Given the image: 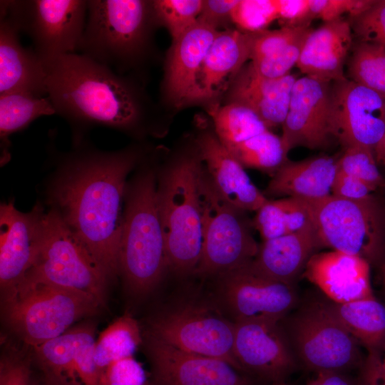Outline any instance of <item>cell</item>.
Listing matches in <instances>:
<instances>
[{
    "label": "cell",
    "mask_w": 385,
    "mask_h": 385,
    "mask_svg": "<svg viewBox=\"0 0 385 385\" xmlns=\"http://www.w3.org/2000/svg\"><path fill=\"white\" fill-rule=\"evenodd\" d=\"M338 170L354 176L377 188L384 180L380 173L374 152L368 148L353 146L345 149L337 160Z\"/></svg>",
    "instance_id": "cell-38"
},
{
    "label": "cell",
    "mask_w": 385,
    "mask_h": 385,
    "mask_svg": "<svg viewBox=\"0 0 385 385\" xmlns=\"http://www.w3.org/2000/svg\"><path fill=\"white\" fill-rule=\"evenodd\" d=\"M254 33L228 29L220 31L201 64L195 104H219L240 70L250 59Z\"/></svg>",
    "instance_id": "cell-20"
},
{
    "label": "cell",
    "mask_w": 385,
    "mask_h": 385,
    "mask_svg": "<svg viewBox=\"0 0 385 385\" xmlns=\"http://www.w3.org/2000/svg\"><path fill=\"white\" fill-rule=\"evenodd\" d=\"M150 385H155L153 382H150Z\"/></svg>",
    "instance_id": "cell-52"
},
{
    "label": "cell",
    "mask_w": 385,
    "mask_h": 385,
    "mask_svg": "<svg viewBox=\"0 0 385 385\" xmlns=\"http://www.w3.org/2000/svg\"><path fill=\"white\" fill-rule=\"evenodd\" d=\"M94 336L93 326L83 324L33 347L44 377L56 385H76L74 366L77 355L81 346Z\"/></svg>",
    "instance_id": "cell-30"
},
{
    "label": "cell",
    "mask_w": 385,
    "mask_h": 385,
    "mask_svg": "<svg viewBox=\"0 0 385 385\" xmlns=\"http://www.w3.org/2000/svg\"><path fill=\"white\" fill-rule=\"evenodd\" d=\"M312 30L306 25L254 33L250 63L267 78H279L291 73Z\"/></svg>",
    "instance_id": "cell-28"
},
{
    "label": "cell",
    "mask_w": 385,
    "mask_h": 385,
    "mask_svg": "<svg viewBox=\"0 0 385 385\" xmlns=\"http://www.w3.org/2000/svg\"><path fill=\"white\" fill-rule=\"evenodd\" d=\"M151 1L157 25H162L168 29L173 42L197 22L203 4L202 0Z\"/></svg>",
    "instance_id": "cell-36"
},
{
    "label": "cell",
    "mask_w": 385,
    "mask_h": 385,
    "mask_svg": "<svg viewBox=\"0 0 385 385\" xmlns=\"http://www.w3.org/2000/svg\"><path fill=\"white\" fill-rule=\"evenodd\" d=\"M352 20L351 28L360 41L385 47V0H376L369 9Z\"/></svg>",
    "instance_id": "cell-39"
},
{
    "label": "cell",
    "mask_w": 385,
    "mask_h": 385,
    "mask_svg": "<svg viewBox=\"0 0 385 385\" xmlns=\"http://www.w3.org/2000/svg\"><path fill=\"white\" fill-rule=\"evenodd\" d=\"M71 157L54 185V208L111 279L119 272L125 180L140 151H86Z\"/></svg>",
    "instance_id": "cell-1"
},
{
    "label": "cell",
    "mask_w": 385,
    "mask_h": 385,
    "mask_svg": "<svg viewBox=\"0 0 385 385\" xmlns=\"http://www.w3.org/2000/svg\"><path fill=\"white\" fill-rule=\"evenodd\" d=\"M337 170V160L327 155L287 161L272 175L267 192L307 200L321 199L331 195Z\"/></svg>",
    "instance_id": "cell-27"
},
{
    "label": "cell",
    "mask_w": 385,
    "mask_h": 385,
    "mask_svg": "<svg viewBox=\"0 0 385 385\" xmlns=\"http://www.w3.org/2000/svg\"><path fill=\"white\" fill-rule=\"evenodd\" d=\"M317 376L306 385H359L344 372H322L317 374Z\"/></svg>",
    "instance_id": "cell-48"
},
{
    "label": "cell",
    "mask_w": 385,
    "mask_h": 385,
    "mask_svg": "<svg viewBox=\"0 0 385 385\" xmlns=\"http://www.w3.org/2000/svg\"><path fill=\"white\" fill-rule=\"evenodd\" d=\"M330 131L346 148L374 151L385 133V96L345 78L331 88Z\"/></svg>",
    "instance_id": "cell-14"
},
{
    "label": "cell",
    "mask_w": 385,
    "mask_h": 385,
    "mask_svg": "<svg viewBox=\"0 0 385 385\" xmlns=\"http://www.w3.org/2000/svg\"><path fill=\"white\" fill-rule=\"evenodd\" d=\"M198 197L202 247L194 273L219 276L253 261L260 245L243 217L244 211L220 195L203 166L198 180Z\"/></svg>",
    "instance_id": "cell-9"
},
{
    "label": "cell",
    "mask_w": 385,
    "mask_h": 385,
    "mask_svg": "<svg viewBox=\"0 0 385 385\" xmlns=\"http://www.w3.org/2000/svg\"><path fill=\"white\" fill-rule=\"evenodd\" d=\"M375 190L376 188L363 180L338 170L331 195L349 200H363L371 197Z\"/></svg>",
    "instance_id": "cell-43"
},
{
    "label": "cell",
    "mask_w": 385,
    "mask_h": 385,
    "mask_svg": "<svg viewBox=\"0 0 385 385\" xmlns=\"http://www.w3.org/2000/svg\"><path fill=\"white\" fill-rule=\"evenodd\" d=\"M320 246L376 264L385 252V217L371 197L349 200L330 195L307 200Z\"/></svg>",
    "instance_id": "cell-10"
},
{
    "label": "cell",
    "mask_w": 385,
    "mask_h": 385,
    "mask_svg": "<svg viewBox=\"0 0 385 385\" xmlns=\"http://www.w3.org/2000/svg\"><path fill=\"white\" fill-rule=\"evenodd\" d=\"M43 66L47 96L56 114L72 125L130 132L143 130L155 118V106L133 77L76 53Z\"/></svg>",
    "instance_id": "cell-2"
},
{
    "label": "cell",
    "mask_w": 385,
    "mask_h": 385,
    "mask_svg": "<svg viewBox=\"0 0 385 385\" xmlns=\"http://www.w3.org/2000/svg\"><path fill=\"white\" fill-rule=\"evenodd\" d=\"M277 19L276 0H239L232 15V23L247 33L265 31Z\"/></svg>",
    "instance_id": "cell-37"
},
{
    "label": "cell",
    "mask_w": 385,
    "mask_h": 385,
    "mask_svg": "<svg viewBox=\"0 0 385 385\" xmlns=\"http://www.w3.org/2000/svg\"><path fill=\"white\" fill-rule=\"evenodd\" d=\"M383 359H384V364H385V357H384Z\"/></svg>",
    "instance_id": "cell-53"
},
{
    "label": "cell",
    "mask_w": 385,
    "mask_h": 385,
    "mask_svg": "<svg viewBox=\"0 0 385 385\" xmlns=\"http://www.w3.org/2000/svg\"><path fill=\"white\" fill-rule=\"evenodd\" d=\"M350 80L385 96V47L359 41L349 66Z\"/></svg>",
    "instance_id": "cell-35"
},
{
    "label": "cell",
    "mask_w": 385,
    "mask_h": 385,
    "mask_svg": "<svg viewBox=\"0 0 385 385\" xmlns=\"http://www.w3.org/2000/svg\"><path fill=\"white\" fill-rule=\"evenodd\" d=\"M146 342L155 385H257L225 360L185 352L148 335Z\"/></svg>",
    "instance_id": "cell-16"
},
{
    "label": "cell",
    "mask_w": 385,
    "mask_h": 385,
    "mask_svg": "<svg viewBox=\"0 0 385 385\" xmlns=\"http://www.w3.org/2000/svg\"><path fill=\"white\" fill-rule=\"evenodd\" d=\"M101 307L90 294L45 283L19 284L4 295L7 324L32 348L61 335Z\"/></svg>",
    "instance_id": "cell-6"
},
{
    "label": "cell",
    "mask_w": 385,
    "mask_h": 385,
    "mask_svg": "<svg viewBox=\"0 0 385 385\" xmlns=\"http://www.w3.org/2000/svg\"><path fill=\"white\" fill-rule=\"evenodd\" d=\"M31 372L21 357L4 356L0 362V385H30Z\"/></svg>",
    "instance_id": "cell-46"
},
{
    "label": "cell",
    "mask_w": 385,
    "mask_h": 385,
    "mask_svg": "<svg viewBox=\"0 0 385 385\" xmlns=\"http://www.w3.org/2000/svg\"><path fill=\"white\" fill-rule=\"evenodd\" d=\"M215 133L227 148L270 130L252 110L237 103H226L209 108Z\"/></svg>",
    "instance_id": "cell-33"
},
{
    "label": "cell",
    "mask_w": 385,
    "mask_h": 385,
    "mask_svg": "<svg viewBox=\"0 0 385 385\" xmlns=\"http://www.w3.org/2000/svg\"><path fill=\"white\" fill-rule=\"evenodd\" d=\"M302 276L317 286L326 298L336 303L374 296L370 264L343 252L332 250L314 254Z\"/></svg>",
    "instance_id": "cell-21"
},
{
    "label": "cell",
    "mask_w": 385,
    "mask_h": 385,
    "mask_svg": "<svg viewBox=\"0 0 385 385\" xmlns=\"http://www.w3.org/2000/svg\"><path fill=\"white\" fill-rule=\"evenodd\" d=\"M196 143L198 155L212 183L231 205L244 212H257L269 200L215 133L200 134Z\"/></svg>",
    "instance_id": "cell-22"
},
{
    "label": "cell",
    "mask_w": 385,
    "mask_h": 385,
    "mask_svg": "<svg viewBox=\"0 0 385 385\" xmlns=\"http://www.w3.org/2000/svg\"><path fill=\"white\" fill-rule=\"evenodd\" d=\"M30 385H56L46 379L45 377L43 378V381H31Z\"/></svg>",
    "instance_id": "cell-50"
},
{
    "label": "cell",
    "mask_w": 385,
    "mask_h": 385,
    "mask_svg": "<svg viewBox=\"0 0 385 385\" xmlns=\"http://www.w3.org/2000/svg\"><path fill=\"white\" fill-rule=\"evenodd\" d=\"M56 114L48 96L26 92H10L0 95V137L1 146L8 145L9 135L27 127L34 120Z\"/></svg>",
    "instance_id": "cell-32"
},
{
    "label": "cell",
    "mask_w": 385,
    "mask_h": 385,
    "mask_svg": "<svg viewBox=\"0 0 385 385\" xmlns=\"http://www.w3.org/2000/svg\"><path fill=\"white\" fill-rule=\"evenodd\" d=\"M202 162L180 158L166 172L158 189L168 269L178 275L194 273L202 247L198 180Z\"/></svg>",
    "instance_id": "cell-5"
},
{
    "label": "cell",
    "mask_w": 385,
    "mask_h": 385,
    "mask_svg": "<svg viewBox=\"0 0 385 385\" xmlns=\"http://www.w3.org/2000/svg\"><path fill=\"white\" fill-rule=\"evenodd\" d=\"M148 335L185 352L225 360L242 371L233 350L235 322L217 306L188 303L149 322Z\"/></svg>",
    "instance_id": "cell-11"
},
{
    "label": "cell",
    "mask_w": 385,
    "mask_h": 385,
    "mask_svg": "<svg viewBox=\"0 0 385 385\" xmlns=\"http://www.w3.org/2000/svg\"><path fill=\"white\" fill-rule=\"evenodd\" d=\"M108 279L58 212L53 208L43 212L36 257L19 284L45 283L76 290L93 296L105 307Z\"/></svg>",
    "instance_id": "cell-7"
},
{
    "label": "cell",
    "mask_w": 385,
    "mask_h": 385,
    "mask_svg": "<svg viewBox=\"0 0 385 385\" xmlns=\"http://www.w3.org/2000/svg\"><path fill=\"white\" fill-rule=\"evenodd\" d=\"M143 337L135 319L127 313L108 326L96 341L93 358L100 374L112 362L134 355Z\"/></svg>",
    "instance_id": "cell-31"
},
{
    "label": "cell",
    "mask_w": 385,
    "mask_h": 385,
    "mask_svg": "<svg viewBox=\"0 0 385 385\" xmlns=\"http://www.w3.org/2000/svg\"><path fill=\"white\" fill-rule=\"evenodd\" d=\"M118 266L127 289L138 297L151 292L168 269L158 189L151 172L135 181L127 197Z\"/></svg>",
    "instance_id": "cell-4"
},
{
    "label": "cell",
    "mask_w": 385,
    "mask_h": 385,
    "mask_svg": "<svg viewBox=\"0 0 385 385\" xmlns=\"http://www.w3.org/2000/svg\"><path fill=\"white\" fill-rule=\"evenodd\" d=\"M299 365L316 374L361 367L359 344L334 318L322 299L307 302L280 321Z\"/></svg>",
    "instance_id": "cell-8"
},
{
    "label": "cell",
    "mask_w": 385,
    "mask_h": 385,
    "mask_svg": "<svg viewBox=\"0 0 385 385\" xmlns=\"http://www.w3.org/2000/svg\"><path fill=\"white\" fill-rule=\"evenodd\" d=\"M319 247L312 224L299 231L265 240L252 263L265 275L294 285Z\"/></svg>",
    "instance_id": "cell-26"
},
{
    "label": "cell",
    "mask_w": 385,
    "mask_h": 385,
    "mask_svg": "<svg viewBox=\"0 0 385 385\" xmlns=\"http://www.w3.org/2000/svg\"><path fill=\"white\" fill-rule=\"evenodd\" d=\"M334 318L368 352L385 348V304L374 296L346 303L322 298Z\"/></svg>",
    "instance_id": "cell-29"
},
{
    "label": "cell",
    "mask_w": 385,
    "mask_h": 385,
    "mask_svg": "<svg viewBox=\"0 0 385 385\" xmlns=\"http://www.w3.org/2000/svg\"><path fill=\"white\" fill-rule=\"evenodd\" d=\"M43 210L38 205L24 213L13 203L0 207V284L4 295L24 279L36 257Z\"/></svg>",
    "instance_id": "cell-18"
},
{
    "label": "cell",
    "mask_w": 385,
    "mask_h": 385,
    "mask_svg": "<svg viewBox=\"0 0 385 385\" xmlns=\"http://www.w3.org/2000/svg\"><path fill=\"white\" fill-rule=\"evenodd\" d=\"M244 166L273 174L288 161L281 136L265 130L228 149Z\"/></svg>",
    "instance_id": "cell-34"
},
{
    "label": "cell",
    "mask_w": 385,
    "mask_h": 385,
    "mask_svg": "<svg viewBox=\"0 0 385 385\" xmlns=\"http://www.w3.org/2000/svg\"><path fill=\"white\" fill-rule=\"evenodd\" d=\"M85 0H1L43 63L78 51L87 18Z\"/></svg>",
    "instance_id": "cell-12"
},
{
    "label": "cell",
    "mask_w": 385,
    "mask_h": 385,
    "mask_svg": "<svg viewBox=\"0 0 385 385\" xmlns=\"http://www.w3.org/2000/svg\"><path fill=\"white\" fill-rule=\"evenodd\" d=\"M239 0H205L197 21L210 25L219 30L232 23V12Z\"/></svg>",
    "instance_id": "cell-45"
},
{
    "label": "cell",
    "mask_w": 385,
    "mask_h": 385,
    "mask_svg": "<svg viewBox=\"0 0 385 385\" xmlns=\"http://www.w3.org/2000/svg\"><path fill=\"white\" fill-rule=\"evenodd\" d=\"M219 31L197 21L173 42L166 58L161 88L165 103L178 108L195 104L198 73Z\"/></svg>",
    "instance_id": "cell-19"
},
{
    "label": "cell",
    "mask_w": 385,
    "mask_h": 385,
    "mask_svg": "<svg viewBox=\"0 0 385 385\" xmlns=\"http://www.w3.org/2000/svg\"><path fill=\"white\" fill-rule=\"evenodd\" d=\"M252 262L218 276V307L234 322H280L299 304L295 287L265 275Z\"/></svg>",
    "instance_id": "cell-13"
},
{
    "label": "cell",
    "mask_w": 385,
    "mask_h": 385,
    "mask_svg": "<svg viewBox=\"0 0 385 385\" xmlns=\"http://www.w3.org/2000/svg\"><path fill=\"white\" fill-rule=\"evenodd\" d=\"M374 155L379 161L385 164V133L382 140L374 151Z\"/></svg>",
    "instance_id": "cell-49"
},
{
    "label": "cell",
    "mask_w": 385,
    "mask_h": 385,
    "mask_svg": "<svg viewBox=\"0 0 385 385\" xmlns=\"http://www.w3.org/2000/svg\"><path fill=\"white\" fill-rule=\"evenodd\" d=\"M20 34L13 19L0 8V95L20 91L46 96L43 63L34 48L22 46Z\"/></svg>",
    "instance_id": "cell-23"
},
{
    "label": "cell",
    "mask_w": 385,
    "mask_h": 385,
    "mask_svg": "<svg viewBox=\"0 0 385 385\" xmlns=\"http://www.w3.org/2000/svg\"><path fill=\"white\" fill-rule=\"evenodd\" d=\"M384 281H385V270H384Z\"/></svg>",
    "instance_id": "cell-54"
},
{
    "label": "cell",
    "mask_w": 385,
    "mask_h": 385,
    "mask_svg": "<svg viewBox=\"0 0 385 385\" xmlns=\"http://www.w3.org/2000/svg\"><path fill=\"white\" fill-rule=\"evenodd\" d=\"M352 28L343 18L326 22L308 35L297 66L307 76L334 83L346 77L344 65L352 43Z\"/></svg>",
    "instance_id": "cell-25"
},
{
    "label": "cell",
    "mask_w": 385,
    "mask_h": 385,
    "mask_svg": "<svg viewBox=\"0 0 385 385\" xmlns=\"http://www.w3.org/2000/svg\"><path fill=\"white\" fill-rule=\"evenodd\" d=\"M297 76L289 73L279 78L260 74L250 62L245 64L230 86L226 103H237L255 112L269 129L282 125Z\"/></svg>",
    "instance_id": "cell-24"
},
{
    "label": "cell",
    "mask_w": 385,
    "mask_h": 385,
    "mask_svg": "<svg viewBox=\"0 0 385 385\" xmlns=\"http://www.w3.org/2000/svg\"><path fill=\"white\" fill-rule=\"evenodd\" d=\"M155 26L151 1L89 0L78 51L119 74L138 71L152 55Z\"/></svg>",
    "instance_id": "cell-3"
},
{
    "label": "cell",
    "mask_w": 385,
    "mask_h": 385,
    "mask_svg": "<svg viewBox=\"0 0 385 385\" xmlns=\"http://www.w3.org/2000/svg\"><path fill=\"white\" fill-rule=\"evenodd\" d=\"M270 385H289V384H287L284 381H283V382L272 383Z\"/></svg>",
    "instance_id": "cell-51"
},
{
    "label": "cell",
    "mask_w": 385,
    "mask_h": 385,
    "mask_svg": "<svg viewBox=\"0 0 385 385\" xmlns=\"http://www.w3.org/2000/svg\"><path fill=\"white\" fill-rule=\"evenodd\" d=\"M331 83L307 76L297 78L291 91L281 135L289 153L297 147L324 148L330 131Z\"/></svg>",
    "instance_id": "cell-17"
},
{
    "label": "cell",
    "mask_w": 385,
    "mask_h": 385,
    "mask_svg": "<svg viewBox=\"0 0 385 385\" xmlns=\"http://www.w3.org/2000/svg\"><path fill=\"white\" fill-rule=\"evenodd\" d=\"M360 370L359 385H385V364L381 353L368 352Z\"/></svg>",
    "instance_id": "cell-47"
},
{
    "label": "cell",
    "mask_w": 385,
    "mask_h": 385,
    "mask_svg": "<svg viewBox=\"0 0 385 385\" xmlns=\"http://www.w3.org/2000/svg\"><path fill=\"white\" fill-rule=\"evenodd\" d=\"M233 350L244 372L271 384L284 381L299 366L280 322H235Z\"/></svg>",
    "instance_id": "cell-15"
},
{
    "label": "cell",
    "mask_w": 385,
    "mask_h": 385,
    "mask_svg": "<svg viewBox=\"0 0 385 385\" xmlns=\"http://www.w3.org/2000/svg\"><path fill=\"white\" fill-rule=\"evenodd\" d=\"M255 226L264 241L288 234L285 198L264 204L257 211Z\"/></svg>",
    "instance_id": "cell-41"
},
{
    "label": "cell",
    "mask_w": 385,
    "mask_h": 385,
    "mask_svg": "<svg viewBox=\"0 0 385 385\" xmlns=\"http://www.w3.org/2000/svg\"><path fill=\"white\" fill-rule=\"evenodd\" d=\"M376 0H309L312 19L329 22L349 14L351 19L369 9Z\"/></svg>",
    "instance_id": "cell-42"
},
{
    "label": "cell",
    "mask_w": 385,
    "mask_h": 385,
    "mask_svg": "<svg viewBox=\"0 0 385 385\" xmlns=\"http://www.w3.org/2000/svg\"><path fill=\"white\" fill-rule=\"evenodd\" d=\"M100 385H150L143 365L133 356L118 359L100 374Z\"/></svg>",
    "instance_id": "cell-40"
},
{
    "label": "cell",
    "mask_w": 385,
    "mask_h": 385,
    "mask_svg": "<svg viewBox=\"0 0 385 385\" xmlns=\"http://www.w3.org/2000/svg\"><path fill=\"white\" fill-rule=\"evenodd\" d=\"M277 20L281 27H297L310 25L313 20L309 0H276Z\"/></svg>",
    "instance_id": "cell-44"
}]
</instances>
